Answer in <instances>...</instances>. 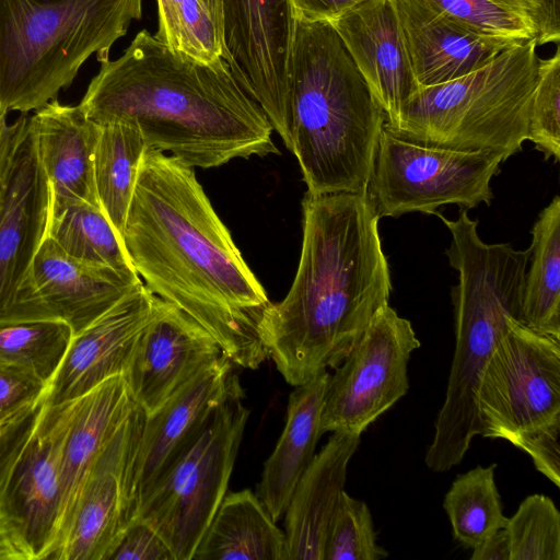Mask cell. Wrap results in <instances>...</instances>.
I'll use <instances>...</instances> for the list:
<instances>
[{
	"label": "cell",
	"mask_w": 560,
	"mask_h": 560,
	"mask_svg": "<svg viewBox=\"0 0 560 560\" xmlns=\"http://www.w3.org/2000/svg\"><path fill=\"white\" fill-rule=\"evenodd\" d=\"M43 406L44 401L42 400L12 421L0 427V491L34 430Z\"/></svg>",
	"instance_id": "obj_38"
},
{
	"label": "cell",
	"mask_w": 560,
	"mask_h": 560,
	"mask_svg": "<svg viewBox=\"0 0 560 560\" xmlns=\"http://www.w3.org/2000/svg\"><path fill=\"white\" fill-rule=\"evenodd\" d=\"M154 36L176 52L201 62L223 58L219 23L203 0H156Z\"/></svg>",
	"instance_id": "obj_32"
},
{
	"label": "cell",
	"mask_w": 560,
	"mask_h": 560,
	"mask_svg": "<svg viewBox=\"0 0 560 560\" xmlns=\"http://www.w3.org/2000/svg\"><path fill=\"white\" fill-rule=\"evenodd\" d=\"M144 417L136 405L90 468L49 560H109L136 514L132 466Z\"/></svg>",
	"instance_id": "obj_12"
},
{
	"label": "cell",
	"mask_w": 560,
	"mask_h": 560,
	"mask_svg": "<svg viewBox=\"0 0 560 560\" xmlns=\"http://www.w3.org/2000/svg\"><path fill=\"white\" fill-rule=\"evenodd\" d=\"M522 323L560 339V197L544 208L532 229Z\"/></svg>",
	"instance_id": "obj_26"
},
{
	"label": "cell",
	"mask_w": 560,
	"mask_h": 560,
	"mask_svg": "<svg viewBox=\"0 0 560 560\" xmlns=\"http://www.w3.org/2000/svg\"><path fill=\"white\" fill-rule=\"evenodd\" d=\"M49 185L27 117L0 194V322L30 319L26 285L46 235Z\"/></svg>",
	"instance_id": "obj_13"
},
{
	"label": "cell",
	"mask_w": 560,
	"mask_h": 560,
	"mask_svg": "<svg viewBox=\"0 0 560 560\" xmlns=\"http://www.w3.org/2000/svg\"><path fill=\"white\" fill-rule=\"evenodd\" d=\"M360 440V434L331 432L299 479L283 515L288 560H324L330 522Z\"/></svg>",
	"instance_id": "obj_23"
},
{
	"label": "cell",
	"mask_w": 560,
	"mask_h": 560,
	"mask_svg": "<svg viewBox=\"0 0 560 560\" xmlns=\"http://www.w3.org/2000/svg\"><path fill=\"white\" fill-rule=\"evenodd\" d=\"M27 117L26 114H22L18 120L8 125L0 138V194L12 152Z\"/></svg>",
	"instance_id": "obj_42"
},
{
	"label": "cell",
	"mask_w": 560,
	"mask_h": 560,
	"mask_svg": "<svg viewBox=\"0 0 560 560\" xmlns=\"http://www.w3.org/2000/svg\"><path fill=\"white\" fill-rule=\"evenodd\" d=\"M387 557L388 552L377 544L368 504L342 490L328 529L324 560H382Z\"/></svg>",
	"instance_id": "obj_34"
},
{
	"label": "cell",
	"mask_w": 560,
	"mask_h": 560,
	"mask_svg": "<svg viewBox=\"0 0 560 560\" xmlns=\"http://www.w3.org/2000/svg\"><path fill=\"white\" fill-rule=\"evenodd\" d=\"M122 245L147 289L199 323L233 364L258 369L268 358L259 324L271 302L194 167L145 150Z\"/></svg>",
	"instance_id": "obj_1"
},
{
	"label": "cell",
	"mask_w": 560,
	"mask_h": 560,
	"mask_svg": "<svg viewBox=\"0 0 560 560\" xmlns=\"http://www.w3.org/2000/svg\"><path fill=\"white\" fill-rule=\"evenodd\" d=\"M56 441L43 409L0 491V520L25 560L48 559L62 516Z\"/></svg>",
	"instance_id": "obj_15"
},
{
	"label": "cell",
	"mask_w": 560,
	"mask_h": 560,
	"mask_svg": "<svg viewBox=\"0 0 560 560\" xmlns=\"http://www.w3.org/2000/svg\"><path fill=\"white\" fill-rule=\"evenodd\" d=\"M302 209L295 278L259 324L268 358L292 386L337 368L392 292L380 215L368 192H306Z\"/></svg>",
	"instance_id": "obj_2"
},
{
	"label": "cell",
	"mask_w": 560,
	"mask_h": 560,
	"mask_svg": "<svg viewBox=\"0 0 560 560\" xmlns=\"http://www.w3.org/2000/svg\"><path fill=\"white\" fill-rule=\"evenodd\" d=\"M223 59L289 142V73L296 31L292 0H219Z\"/></svg>",
	"instance_id": "obj_11"
},
{
	"label": "cell",
	"mask_w": 560,
	"mask_h": 560,
	"mask_svg": "<svg viewBox=\"0 0 560 560\" xmlns=\"http://www.w3.org/2000/svg\"><path fill=\"white\" fill-rule=\"evenodd\" d=\"M505 161L492 151H460L407 140L386 126L381 133L370 195L377 214H435L445 205H490L491 179Z\"/></svg>",
	"instance_id": "obj_9"
},
{
	"label": "cell",
	"mask_w": 560,
	"mask_h": 560,
	"mask_svg": "<svg viewBox=\"0 0 560 560\" xmlns=\"http://www.w3.org/2000/svg\"><path fill=\"white\" fill-rule=\"evenodd\" d=\"M154 294L143 283L86 328L72 336L49 384L45 406L63 404L89 393L106 380L124 375L136 341L149 322Z\"/></svg>",
	"instance_id": "obj_18"
},
{
	"label": "cell",
	"mask_w": 560,
	"mask_h": 560,
	"mask_svg": "<svg viewBox=\"0 0 560 560\" xmlns=\"http://www.w3.org/2000/svg\"><path fill=\"white\" fill-rule=\"evenodd\" d=\"M0 560H25L4 524L0 520Z\"/></svg>",
	"instance_id": "obj_43"
},
{
	"label": "cell",
	"mask_w": 560,
	"mask_h": 560,
	"mask_svg": "<svg viewBox=\"0 0 560 560\" xmlns=\"http://www.w3.org/2000/svg\"><path fill=\"white\" fill-rule=\"evenodd\" d=\"M386 115L327 22L298 20L287 148L310 195L365 194Z\"/></svg>",
	"instance_id": "obj_4"
},
{
	"label": "cell",
	"mask_w": 560,
	"mask_h": 560,
	"mask_svg": "<svg viewBox=\"0 0 560 560\" xmlns=\"http://www.w3.org/2000/svg\"><path fill=\"white\" fill-rule=\"evenodd\" d=\"M109 560H175L163 538L147 523L133 518Z\"/></svg>",
	"instance_id": "obj_37"
},
{
	"label": "cell",
	"mask_w": 560,
	"mask_h": 560,
	"mask_svg": "<svg viewBox=\"0 0 560 560\" xmlns=\"http://www.w3.org/2000/svg\"><path fill=\"white\" fill-rule=\"evenodd\" d=\"M369 0H292L296 19L332 23Z\"/></svg>",
	"instance_id": "obj_39"
},
{
	"label": "cell",
	"mask_w": 560,
	"mask_h": 560,
	"mask_svg": "<svg viewBox=\"0 0 560 560\" xmlns=\"http://www.w3.org/2000/svg\"><path fill=\"white\" fill-rule=\"evenodd\" d=\"M244 390L220 404L139 501L133 518L151 526L175 560H192L218 511L249 416Z\"/></svg>",
	"instance_id": "obj_8"
},
{
	"label": "cell",
	"mask_w": 560,
	"mask_h": 560,
	"mask_svg": "<svg viewBox=\"0 0 560 560\" xmlns=\"http://www.w3.org/2000/svg\"><path fill=\"white\" fill-rule=\"evenodd\" d=\"M141 15L142 0H0V106L27 114L56 98Z\"/></svg>",
	"instance_id": "obj_5"
},
{
	"label": "cell",
	"mask_w": 560,
	"mask_h": 560,
	"mask_svg": "<svg viewBox=\"0 0 560 560\" xmlns=\"http://www.w3.org/2000/svg\"><path fill=\"white\" fill-rule=\"evenodd\" d=\"M73 332L52 318L0 322V366L22 373L47 388L67 352Z\"/></svg>",
	"instance_id": "obj_28"
},
{
	"label": "cell",
	"mask_w": 560,
	"mask_h": 560,
	"mask_svg": "<svg viewBox=\"0 0 560 560\" xmlns=\"http://www.w3.org/2000/svg\"><path fill=\"white\" fill-rule=\"evenodd\" d=\"M433 11L485 37L508 44L537 36L536 0H419Z\"/></svg>",
	"instance_id": "obj_31"
},
{
	"label": "cell",
	"mask_w": 560,
	"mask_h": 560,
	"mask_svg": "<svg viewBox=\"0 0 560 560\" xmlns=\"http://www.w3.org/2000/svg\"><path fill=\"white\" fill-rule=\"evenodd\" d=\"M7 115L8 112L0 106V138L2 137L3 132L8 127Z\"/></svg>",
	"instance_id": "obj_45"
},
{
	"label": "cell",
	"mask_w": 560,
	"mask_h": 560,
	"mask_svg": "<svg viewBox=\"0 0 560 560\" xmlns=\"http://www.w3.org/2000/svg\"><path fill=\"white\" fill-rule=\"evenodd\" d=\"M140 283L135 271L74 258L45 235L26 285L28 317L60 319L77 335Z\"/></svg>",
	"instance_id": "obj_16"
},
{
	"label": "cell",
	"mask_w": 560,
	"mask_h": 560,
	"mask_svg": "<svg viewBox=\"0 0 560 560\" xmlns=\"http://www.w3.org/2000/svg\"><path fill=\"white\" fill-rule=\"evenodd\" d=\"M98 61L79 104L97 125L132 124L148 149L190 167L278 153L266 114L223 58L195 60L142 30L120 57Z\"/></svg>",
	"instance_id": "obj_3"
},
{
	"label": "cell",
	"mask_w": 560,
	"mask_h": 560,
	"mask_svg": "<svg viewBox=\"0 0 560 560\" xmlns=\"http://www.w3.org/2000/svg\"><path fill=\"white\" fill-rule=\"evenodd\" d=\"M479 435L508 441L560 487V339L512 318L478 386Z\"/></svg>",
	"instance_id": "obj_7"
},
{
	"label": "cell",
	"mask_w": 560,
	"mask_h": 560,
	"mask_svg": "<svg viewBox=\"0 0 560 560\" xmlns=\"http://www.w3.org/2000/svg\"><path fill=\"white\" fill-rule=\"evenodd\" d=\"M537 39L514 43L482 67L421 88L402 107L396 135L460 151H492L505 161L527 140L538 79Z\"/></svg>",
	"instance_id": "obj_6"
},
{
	"label": "cell",
	"mask_w": 560,
	"mask_h": 560,
	"mask_svg": "<svg viewBox=\"0 0 560 560\" xmlns=\"http://www.w3.org/2000/svg\"><path fill=\"white\" fill-rule=\"evenodd\" d=\"M394 3L413 74L421 88L463 77L512 45L469 31L419 0H394Z\"/></svg>",
	"instance_id": "obj_22"
},
{
	"label": "cell",
	"mask_w": 560,
	"mask_h": 560,
	"mask_svg": "<svg viewBox=\"0 0 560 560\" xmlns=\"http://www.w3.org/2000/svg\"><path fill=\"white\" fill-rule=\"evenodd\" d=\"M411 323L388 304L329 375L320 431L362 434L409 389L408 362L420 347Z\"/></svg>",
	"instance_id": "obj_10"
},
{
	"label": "cell",
	"mask_w": 560,
	"mask_h": 560,
	"mask_svg": "<svg viewBox=\"0 0 560 560\" xmlns=\"http://www.w3.org/2000/svg\"><path fill=\"white\" fill-rule=\"evenodd\" d=\"M217 340L192 317L156 295L124 373L130 395L145 416L221 357Z\"/></svg>",
	"instance_id": "obj_14"
},
{
	"label": "cell",
	"mask_w": 560,
	"mask_h": 560,
	"mask_svg": "<svg viewBox=\"0 0 560 560\" xmlns=\"http://www.w3.org/2000/svg\"><path fill=\"white\" fill-rule=\"evenodd\" d=\"M537 44H559L560 40V0H536Z\"/></svg>",
	"instance_id": "obj_40"
},
{
	"label": "cell",
	"mask_w": 560,
	"mask_h": 560,
	"mask_svg": "<svg viewBox=\"0 0 560 560\" xmlns=\"http://www.w3.org/2000/svg\"><path fill=\"white\" fill-rule=\"evenodd\" d=\"M394 127L421 89L413 74L394 0H369L330 23Z\"/></svg>",
	"instance_id": "obj_20"
},
{
	"label": "cell",
	"mask_w": 560,
	"mask_h": 560,
	"mask_svg": "<svg viewBox=\"0 0 560 560\" xmlns=\"http://www.w3.org/2000/svg\"><path fill=\"white\" fill-rule=\"evenodd\" d=\"M192 560H288L284 532L249 489L225 494Z\"/></svg>",
	"instance_id": "obj_25"
},
{
	"label": "cell",
	"mask_w": 560,
	"mask_h": 560,
	"mask_svg": "<svg viewBox=\"0 0 560 560\" xmlns=\"http://www.w3.org/2000/svg\"><path fill=\"white\" fill-rule=\"evenodd\" d=\"M527 140L545 155L560 160V47L547 59H539Z\"/></svg>",
	"instance_id": "obj_35"
},
{
	"label": "cell",
	"mask_w": 560,
	"mask_h": 560,
	"mask_svg": "<svg viewBox=\"0 0 560 560\" xmlns=\"http://www.w3.org/2000/svg\"><path fill=\"white\" fill-rule=\"evenodd\" d=\"M471 549V560H511L509 539L504 528L491 534Z\"/></svg>",
	"instance_id": "obj_41"
},
{
	"label": "cell",
	"mask_w": 560,
	"mask_h": 560,
	"mask_svg": "<svg viewBox=\"0 0 560 560\" xmlns=\"http://www.w3.org/2000/svg\"><path fill=\"white\" fill-rule=\"evenodd\" d=\"M30 125L49 185V215L80 203L101 207L94 184L100 125L79 105H65L57 98L36 109Z\"/></svg>",
	"instance_id": "obj_21"
},
{
	"label": "cell",
	"mask_w": 560,
	"mask_h": 560,
	"mask_svg": "<svg viewBox=\"0 0 560 560\" xmlns=\"http://www.w3.org/2000/svg\"><path fill=\"white\" fill-rule=\"evenodd\" d=\"M136 405L122 375L106 380L73 400L44 405L56 441L63 494L58 538L90 468Z\"/></svg>",
	"instance_id": "obj_19"
},
{
	"label": "cell",
	"mask_w": 560,
	"mask_h": 560,
	"mask_svg": "<svg viewBox=\"0 0 560 560\" xmlns=\"http://www.w3.org/2000/svg\"><path fill=\"white\" fill-rule=\"evenodd\" d=\"M46 235L74 258L135 271L121 238L101 207L80 203L50 214Z\"/></svg>",
	"instance_id": "obj_30"
},
{
	"label": "cell",
	"mask_w": 560,
	"mask_h": 560,
	"mask_svg": "<svg viewBox=\"0 0 560 560\" xmlns=\"http://www.w3.org/2000/svg\"><path fill=\"white\" fill-rule=\"evenodd\" d=\"M242 390L232 361L222 354L160 409L144 417L132 466L136 509L155 480L196 436L211 412Z\"/></svg>",
	"instance_id": "obj_17"
},
{
	"label": "cell",
	"mask_w": 560,
	"mask_h": 560,
	"mask_svg": "<svg viewBox=\"0 0 560 560\" xmlns=\"http://www.w3.org/2000/svg\"><path fill=\"white\" fill-rule=\"evenodd\" d=\"M504 529L511 560H560V513L549 497H526Z\"/></svg>",
	"instance_id": "obj_33"
},
{
	"label": "cell",
	"mask_w": 560,
	"mask_h": 560,
	"mask_svg": "<svg viewBox=\"0 0 560 560\" xmlns=\"http://www.w3.org/2000/svg\"><path fill=\"white\" fill-rule=\"evenodd\" d=\"M497 464L478 465L458 475L443 501L454 539L465 548H474L485 538L504 528L501 497L495 485Z\"/></svg>",
	"instance_id": "obj_29"
},
{
	"label": "cell",
	"mask_w": 560,
	"mask_h": 560,
	"mask_svg": "<svg viewBox=\"0 0 560 560\" xmlns=\"http://www.w3.org/2000/svg\"><path fill=\"white\" fill-rule=\"evenodd\" d=\"M145 141L132 124L100 125L94 152V184L100 206L122 242Z\"/></svg>",
	"instance_id": "obj_27"
},
{
	"label": "cell",
	"mask_w": 560,
	"mask_h": 560,
	"mask_svg": "<svg viewBox=\"0 0 560 560\" xmlns=\"http://www.w3.org/2000/svg\"><path fill=\"white\" fill-rule=\"evenodd\" d=\"M329 373L324 371L290 394L285 424L265 462L256 494L276 521L284 515L293 490L311 464L320 431Z\"/></svg>",
	"instance_id": "obj_24"
},
{
	"label": "cell",
	"mask_w": 560,
	"mask_h": 560,
	"mask_svg": "<svg viewBox=\"0 0 560 560\" xmlns=\"http://www.w3.org/2000/svg\"><path fill=\"white\" fill-rule=\"evenodd\" d=\"M207 5L209 7V9L211 10V12L213 13V15L215 16L218 23H219V26H220V3H219V0H203Z\"/></svg>",
	"instance_id": "obj_44"
},
{
	"label": "cell",
	"mask_w": 560,
	"mask_h": 560,
	"mask_svg": "<svg viewBox=\"0 0 560 560\" xmlns=\"http://www.w3.org/2000/svg\"><path fill=\"white\" fill-rule=\"evenodd\" d=\"M46 390L44 384L0 366V427L40 402Z\"/></svg>",
	"instance_id": "obj_36"
}]
</instances>
